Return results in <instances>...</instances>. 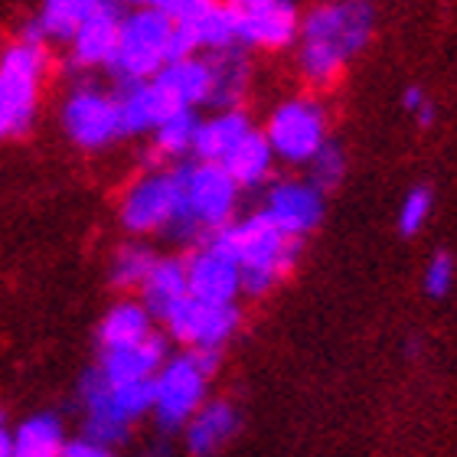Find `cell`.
Here are the masks:
<instances>
[{
	"mask_svg": "<svg viewBox=\"0 0 457 457\" xmlns=\"http://www.w3.org/2000/svg\"><path fill=\"white\" fill-rule=\"evenodd\" d=\"M124 17L112 4H96L86 17L82 29L72 39V59L79 66H112L118 53V37H121Z\"/></svg>",
	"mask_w": 457,
	"mask_h": 457,
	"instance_id": "9a60e30c",
	"label": "cell"
},
{
	"mask_svg": "<svg viewBox=\"0 0 457 457\" xmlns=\"http://www.w3.org/2000/svg\"><path fill=\"white\" fill-rule=\"evenodd\" d=\"M157 265V258H154L151 248L144 245H124L114 258V268H112V281L118 287H131V285H144L147 275L154 271Z\"/></svg>",
	"mask_w": 457,
	"mask_h": 457,
	"instance_id": "83f0119b",
	"label": "cell"
},
{
	"mask_svg": "<svg viewBox=\"0 0 457 457\" xmlns=\"http://www.w3.org/2000/svg\"><path fill=\"white\" fill-rule=\"evenodd\" d=\"M428 216H431V190L428 187H415V190L405 196V203H402V210H399L402 236H415V232L425 226Z\"/></svg>",
	"mask_w": 457,
	"mask_h": 457,
	"instance_id": "f546056e",
	"label": "cell"
},
{
	"mask_svg": "<svg viewBox=\"0 0 457 457\" xmlns=\"http://www.w3.org/2000/svg\"><path fill=\"white\" fill-rule=\"evenodd\" d=\"M144 291V307L154 317H167L190 297V285H187V265L177 258H163L154 265V271L147 275V281L141 285Z\"/></svg>",
	"mask_w": 457,
	"mask_h": 457,
	"instance_id": "d6986e66",
	"label": "cell"
},
{
	"mask_svg": "<svg viewBox=\"0 0 457 457\" xmlns=\"http://www.w3.org/2000/svg\"><path fill=\"white\" fill-rule=\"evenodd\" d=\"M232 10H236L238 43H252V46H287L301 27L295 4H285V0H245Z\"/></svg>",
	"mask_w": 457,
	"mask_h": 457,
	"instance_id": "4fadbf2b",
	"label": "cell"
},
{
	"mask_svg": "<svg viewBox=\"0 0 457 457\" xmlns=\"http://www.w3.org/2000/svg\"><path fill=\"white\" fill-rule=\"evenodd\" d=\"M69 137L79 147H105L112 137L121 134V114H118V98H108L96 88H79L72 92L62 112Z\"/></svg>",
	"mask_w": 457,
	"mask_h": 457,
	"instance_id": "7c38bea8",
	"label": "cell"
},
{
	"mask_svg": "<svg viewBox=\"0 0 457 457\" xmlns=\"http://www.w3.org/2000/svg\"><path fill=\"white\" fill-rule=\"evenodd\" d=\"M206 379L210 376L200 370L193 353L163 362V370L154 379V415L163 428H177L183 421H193V415L203 409Z\"/></svg>",
	"mask_w": 457,
	"mask_h": 457,
	"instance_id": "52a82bcc",
	"label": "cell"
},
{
	"mask_svg": "<svg viewBox=\"0 0 457 457\" xmlns=\"http://www.w3.org/2000/svg\"><path fill=\"white\" fill-rule=\"evenodd\" d=\"M92 0H49L39 17V29L49 39H76L86 17L92 13Z\"/></svg>",
	"mask_w": 457,
	"mask_h": 457,
	"instance_id": "484cf974",
	"label": "cell"
},
{
	"mask_svg": "<svg viewBox=\"0 0 457 457\" xmlns=\"http://www.w3.org/2000/svg\"><path fill=\"white\" fill-rule=\"evenodd\" d=\"M163 88V96L170 98L173 108L193 112V105L210 102L212 98V69L203 59H183L161 69V76L154 79Z\"/></svg>",
	"mask_w": 457,
	"mask_h": 457,
	"instance_id": "ac0fdd59",
	"label": "cell"
},
{
	"mask_svg": "<svg viewBox=\"0 0 457 457\" xmlns=\"http://www.w3.org/2000/svg\"><path fill=\"white\" fill-rule=\"evenodd\" d=\"M304 46H301V66L311 82H330L340 76L343 62L356 56L372 33L370 4H327L317 7L301 23Z\"/></svg>",
	"mask_w": 457,
	"mask_h": 457,
	"instance_id": "6da1fadb",
	"label": "cell"
},
{
	"mask_svg": "<svg viewBox=\"0 0 457 457\" xmlns=\"http://www.w3.org/2000/svg\"><path fill=\"white\" fill-rule=\"evenodd\" d=\"M265 216L287 238H301L324 220V193L317 190V187H311V183H297V180L278 183L268 193Z\"/></svg>",
	"mask_w": 457,
	"mask_h": 457,
	"instance_id": "5bb4252c",
	"label": "cell"
},
{
	"mask_svg": "<svg viewBox=\"0 0 457 457\" xmlns=\"http://www.w3.org/2000/svg\"><path fill=\"white\" fill-rule=\"evenodd\" d=\"M216 236L236 255L242 268V287L248 295H265L278 278H285L295 268L301 255V238H287L265 212L238 226L220 228Z\"/></svg>",
	"mask_w": 457,
	"mask_h": 457,
	"instance_id": "7a4b0ae2",
	"label": "cell"
},
{
	"mask_svg": "<svg viewBox=\"0 0 457 457\" xmlns=\"http://www.w3.org/2000/svg\"><path fill=\"white\" fill-rule=\"evenodd\" d=\"M46 72V53L33 43H17L0 59V141L20 137L33 124L39 79Z\"/></svg>",
	"mask_w": 457,
	"mask_h": 457,
	"instance_id": "8992f818",
	"label": "cell"
},
{
	"mask_svg": "<svg viewBox=\"0 0 457 457\" xmlns=\"http://www.w3.org/2000/svg\"><path fill=\"white\" fill-rule=\"evenodd\" d=\"M340 180H343V154L337 144L327 141L320 147V154L311 161V187H317V190L324 193V190H334Z\"/></svg>",
	"mask_w": 457,
	"mask_h": 457,
	"instance_id": "f1b7e54d",
	"label": "cell"
},
{
	"mask_svg": "<svg viewBox=\"0 0 457 457\" xmlns=\"http://www.w3.org/2000/svg\"><path fill=\"white\" fill-rule=\"evenodd\" d=\"M66 454V441L62 428L53 415H37V419L23 421L13 435V457H62Z\"/></svg>",
	"mask_w": 457,
	"mask_h": 457,
	"instance_id": "cb8c5ba5",
	"label": "cell"
},
{
	"mask_svg": "<svg viewBox=\"0 0 457 457\" xmlns=\"http://www.w3.org/2000/svg\"><path fill=\"white\" fill-rule=\"evenodd\" d=\"M212 69V105L228 108L232 112V102L242 96V88H245V79H248V66L245 59L226 49V53H216L212 59H206Z\"/></svg>",
	"mask_w": 457,
	"mask_h": 457,
	"instance_id": "d4e9b609",
	"label": "cell"
},
{
	"mask_svg": "<svg viewBox=\"0 0 457 457\" xmlns=\"http://www.w3.org/2000/svg\"><path fill=\"white\" fill-rule=\"evenodd\" d=\"M248 134H252V128H248L245 114H238V112L216 114L210 121H200L193 151H196V157H200L203 163H226L228 154L236 151Z\"/></svg>",
	"mask_w": 457,
	"mask_h": 457,
	"instance_id": "44dd1931",
	"label": "cell"
},
{
	"mask_svg": "<svg viewBox=\"0 0 457 457\" xmlns=\"http://www.w3.org/2000/svg\"><path fill=\"white\" fill-rule=\"evenodd\" d=\"M271 157H275V151H271L268 137L252 131L236 151L228 154L222 167L236 180V187H258L268 177V170H271Z\"/></svg>",
	"mask_w": 457,
	"mask_h": 457,
	"instance_id": "603a6c76",
	"label": "cell"
},
{
	"mask_svg": "<svg viewBox=\"0 0 457 457\" xmlns=\"http://www.w3.org/2000/svg\"><path fill=\"white\" fill-rule=\"evenodd\" d=\"M236 428H238L236 409L228 402H210L187 425V448L196 457H210L236 435Z\"/></svg>",
	"mask_w": 457,
	"mask_h": 457,
	"instance_id": "ffe728a7",
	"label": "cell"
},
{
	"mask_svg": "<svg viewBox=\"0 0 457 457\" xmlns=\"http://www.w3.org/2000/svg\"><path fill=\"white\" fill-rule=\"evenodd\" d=\"M268 144L291 163H311L327 144V118L314 102H287L271 114Z\"/></svg>",
	"mask_w": 457,
	"mask_h": 457,
	"instance_id": "ba28073f",
	"label": "cell"
},
{
	"mask_svg": "<svg viewBox=\"0 0 457 457\" xmlns=\"http://www.w3.org/2000/svg\"><path fill=\"white\" fill-rule=\"evenodd\" d=\"M170 37L173 23L157 4L144 7L131 17H124L121 37H118V53H114V72L124 82H151L161 76V69L170 62Z\"/></svg>",
	"mask_w": 457,
	"mask_h": 457,
	"instance_id": "277c9868",
	"label": "cell"
},
{
	"mask_svg": "<svg viewBox=\"0 0 457 457\" xmlns=\"http://www.w3.org/2000/svg\"><path fill=\"white\" fill-rule=\"evenodd\" d=\"M454 287V258L438 252L425 268V291L431 297H445Z\"/></svg>",
	"mask_w": 457,
	"mask_h": 457,
	"instance_id": "4dcf8cb0",
	"label": "cell"
},
{
	"mask_svg": "<svg viewBox=\"0 0 457 457\" xmlns=\"http://www.w3.org/2000/svg\"><path fill=\"white\" fill-rule=\"evenodd\" d=\"M161 370H163V340L161 337H151V340L128 346V350L105 353L98 372L112 386H131V382H154Z\"/></svg>",
	"mask_w": 457,
	"mask_h": 457,
	"instance_id": "e0dca14e",
	"label": "cell"
},
{
	"mask_svg": "<svg viewBox=\"0 0 457 457\" xmlns=\"http://www.w3.org/2000/svg\"><path fill=\"white\" fill-rule=\"evenodd\" d=\"M236 180L228 177L222 163H196L183 170L187 212L200 228H226L228 216L236 210Z\"/></svg>",
	"mask_w": 457,
	"mask_h": 457,
	"instance_id": "9c48e42d",
	"label": "cell"
},
{
	"mask_svg": "<svg viewBox=\"0 0 457 457\" xmlns=\"http://www.w3.org/2000/svg\"><path fill=\"white\" fill-rule=\"evenodd\" d=\"M62 457H112L105 445H96V441H76V445H66V454Z\"/></svg>",
	"mask_w": 457,
	"mask_h": 457,
	"instance_id": "1f68e13d",
	"label": "cell"
},
{
	"mask_svg": "<svg viewBox=\"0 0 457 457\" xmlns=\"http://www.w3.org/2000/svg\"><path fill=\"white\" fill-rule=\"evenodd\" d=\"M180 108H173V102L163 96V88L157 82H137L128 86L118 96V114H121V134H141V131H157V124H163L170 114Z\"/></svg>",
	"mask_w": 457,
	"mask_h": 457,
	"instance_id": "2e32d148",
	"label": "cell"
},
{
	"mask_svg": "<svg viewBox=\"0 0 457 457\" xmlns=\"http://www.w3.org/2000/svg\"><path fill=\"white\" fill-rule=\"evenodd\" d=\"M170 334L180 343H190L196 350H220L228 337L236 334L238 311L236 304H206L196 297H187L170 317Z\"/></svg>",
	"mask_w": 457,
	"mask_h": 457,
	"instance_id": "8fae6325",
	"label": "cell"
},
{
	"mask_svg": "<svg viewBox=\"0 0 457 457\" xmlns=\"http://www.w3.org/2000/svg\"><path fill=\"white\" fill-rule=\"evenodd\" d=\"M121 222L131 232H154V228H170L173 236L190 238L196 232V222L187 212L183 200V170H161L147 173L124 193Z\"/></svg>",
	"mask_w": 457,
	"mask_h": 457,
	"instance_id": "3957f363",
	"label": "cell"
},
{
	"mask_svg": "<svg viewBox=\"0 0 457 457\" xmlns=\"http://www.w3.org/2000/svg\"><path fill=\"white\" fill-rule=\"evenodd\" d=\"M196 131H200V121H196V114L193 112H177L170 114L163 124H157V151L167 154V157H180V154L193 151V144H196Z\"/></svg>",
	"mask_w": 457,
	"mask_h": 457,
	"instance_id": "4316f807",
	"label": "cell"
},
{
	"mask_svg": "<svg viewBox=\"0 0 457 457\" xmlns=\"http://www.w3.org/2000/svg\"><path fill=\"white\" fill-rule=\"evenodd\" d=\"M187 285L190 297L206 301V304H232L236 295L242 291V268L236 255L212 236L200 252H193L187 262Z\"/></svg>",
	"mask_w": 457,
	"mask_h": 457,
	"instance_id": "30bf717a",
	"label": "cell"
},
{
	"mask_svg": "<svg viewBox=\"0 0 457 457\" xmlns=\"http://www.w3.org/2000/svg\"><path fill=\"white\" fill-rule=\"evenodd\" d=\"M98 340L105 346V353L112 350H128L137 343L151 340V314L144 304H118L112 307L102 320Z\"/></svg>",
	"mask_w": 457,
	"mask_h": 457,
	"instance_id": "7402d4cb",
	"label": "cell"
},
{
	"mask_svg": "<svg viewBox=\"0 0 457 457\" xmlns=\"http://www.w3.org/2000/svg\"><path fill=\"white\" fill-rule=\"evenodd\" d=\"M402 105L409 108V112H415V114H419L421 108L428 105V98H425V92H421V88H415V86H411L409 92H405V96H402Z\"/></svg>",
	"mask_w": 457,
	"mask_h": 457,
	"instance_id": "d6a6232c",
	"label": "cell"
},
{
	"mask_svg": "<svg viewBox=\"0 0 457 457\" xmlns=\"http://www.w3.org/2000/svg\"><path fill=\"white\" fill-rule=\"evenodd\" d=\"M0 457H13V435L4 425V415H0Z\"/></svg>",
	"mask_w": 457,
	"mask_h": 457,
	"instance_id": "836d02e7",
	"label": "cell"
},
{
	"mask_svg": "<svg viewBox=\"0 0 457 457\" xmlns=\"http://www.w3.org/2000/svg\"><path fill=\"white\" fill-rule=\"evenodd\" d=\"M82 399L88 411V441L112 445L128 435V425L154 409V382L112 386L102 372H88L82 379Z\"/></svg>",
	"mask_w": 457,
	"mask_h": 457,
	"instance_id": "5b68a950",
	"label": "cell"
}]
</instances>
